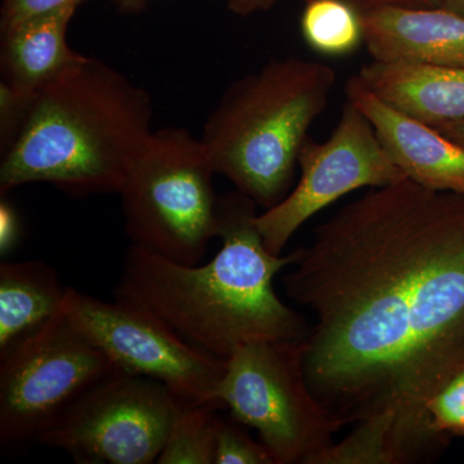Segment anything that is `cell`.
<instances>
[{"label":"cell","mask_w":464,"mask_h":464,"mask_svg":"<svg viewBox=\"0 0 464 464\" xmlns=\"http://www.w3.org/2000/svg\"><path fill=\"white\" fill-rule=\"evenodd\" d=\"M87 0H2L0 30L8 29L33 18L45 16L69 7H76ZM116 2L118 0H110Z\"/></svg>","instance_id":"obj_22"},{"label":"cell","mask_w":464,"mask_h":464,"mask_svg":"<svg viewBox=\"0 0 464 464\" xmlns=\"http://www.w3.org/2000/svg\"><path fill=\"white\" fill-rule=\"evenodd\" d=\"M441 7L464 17V0H442Z\"/></svg>","instance_id":"obj_28"},{"label":"cell","mask_w":464,"mask_h":464,"mask_svg":"<svg viewBox=\"0 0 464 464\" xmlns=\"http://www.w3.org/2000/svg\"><path fill=\"white\" fill-rule=\"evenodd\" d=\"M427 413L439 435L464 439V369L432 396Z\"/></svg>","instance_id":"obj_20"},{"label":"cell","mask_w":464,"mask_h":464,"mask_svg":"<svg viewBox=\"0 0 464 464\" xmlns=\"http://www.w3.org/2000/svg\"><path fill=\"white\" fill-rule=\"evenodd\" d=\"M299 27L308 47L323 56H348L364 43L362 11L351 0H306Z\"/></svg>","instance_id":"obj_17"},{"label":"cell","mask_w":464,"mask_h":464,"mask_svg":"<svg viewBox=\"0 0 464 464\" xmlns=\"http://www.w3.org/2000/svg\"><path fill=\"white\" fill-rule=\"evenodd\" d=\"M298 166L301 177L295 188L256 217L265 246L274 255H283L302 225L344 195L406 179L373 125L348 101L325 142L308 137L299 152Z\"/></svg>","instance_id":"obj_10"},{"label":"cell","mask_w":464,"mask_h":464,"mask_svg":"<svg viewBox=\"0 0 464 464\" xmlns=\"http://www.w3.org/2000/svg\"><path fill=\"white\" fill-rule=\"evenodd\" d=\"M33 94L18 93L0 83V154L14 141L32 103Z\"/></svg>","instance_id":"obj_21"},{"label":"cell","mask_w":464,"mask_h":464,"mask_svg":"<svg viewBox=\"0 0 464 464\" xmlns=\"http://www.w3.org/2000/svg\"><path fill=\"white\" fill-rule=\"evenodd\" d=\"M75 12L76 7L61 9L0 30L2 83L33 94L83 60L66 41Z\"/></svg>","instance_id":"obj_14"},{"label":"cell","mask_w":464,"mask_h":464,"mask_svg":"<svg viewBox=\"0 0 464 464\" xmlns=\"http://www.w3.org/2000/svg\"><path fill=\"white\" fill-rule=\"evenodd\" d=\"M280 0H226L232 14L237 16H250L258 12L268 11Z\"/></svg>","instance_id":"obj_25"},{"label":"cell","mask_w":464,"mask_h":464,"mask_svg":"<svg viewBox=\"0 0 464 464\" xmlns=\"http://www.w3.org/2000/svg\"><path fill=\"white\" fill-rule=\"evenodd\" d=\"M344 92L406 179L430 190L464 195V146L380 99L359 75L348 79Z\"/></svg>","instance_id":"obj_11"},{"label":"cell","mask_w":464,"mask_h":464,"mask_svg":"<svg viewBox=\"0 0 464 464\" xmlns=\"http://www.w3.org/2000/svg\"><path fill=\"white\" fill-rule=\"evenodd\" d=\"M173 413L167 386L118 371L88 391L36 442L66 451L76 463H158Z\"/></svg>","instance_id":"obj_9"},{"label":"cell","mask_w":464,"mask_h":464,"mask_svg":"<svg viewBox=\"0 0 464 464\" xmlns=\"http://www.w3.org/2000/svg\"><path fill=\"white\" fill-rule=\"evenodd\" d=\"M148 2L149 0H118L116 5H118L121 11L136 12L145 7Z\"/></svg>","instance_id":"obj_27"},{"label":"cell","mask_w":464,"mask_h":464,"mask_svg":"<svg viewBox=\"0 0 464 464\" xmlns=\"http://www.w3.org/2000/svg\"><path fill=\"white\" fill-rule=\"evenodd\" d=\"M148 92L115 67L85 56L33 96L0 161V195L51 183L74 195L119 194L151 136Z\"/></svg>","instance_id":"obj_3"},{"label":"cell","mask_w":464,"mask_h":464,"mask_svg":"<svg viewBox=\"0 0 464 464\" xmlns=\"http://www.w3.org/2000/svg\"><path fill=\"white\" fill-rule=\"evenodd\" d=\"M219 409L215 402L174 400L172 423L158 463L215 464Z\"/></svg>","instance_id":"obj_18"},{"label":"cell","mask_w":464,"mask_h":464,"mask_svg":"<svg viewBox=\"0 0 464 464\" xmlns=\"http://www.w3.org/2000/svg\"><path fill=\"white\" fill-rule=\"evenodd\" d=\"M333 67L298 57L268 61L237 79L201 133L217 174L268 209L289 194L308 130L328 108Z\"/></svg>","instance_id":"obj_4"},{"label":"cell","mask_w":464,"mask_h":464,"mask_svg":"<svg viewBox=\"0 0 464 464\" xmlns=\"http://www.w3.org/2000/svg\"><path fill=\"white\" fill-rule=\"evenodd\" d=\"M21 224L16 209L2 199L0 203V253L8 255L20 239Z\"/></svg>","instance_id":"obj_23"},{"label":"cell","mask_w":464,"mask_h":464,"mask_svg":"<svg viewBox=\"0 0 464 464\" xmlns=\"http://www.w3.org/2000/svg\"><path fill=\"white\" fill-rule=\"evenodd\" d=\"M256 207L239 191L219 198L222 246L208 264H177L130 246L115 298L145 308L222 360L255 342L304 341L310 326L274 289L275 276L295 262V253L266 248Z\"/></svg>","instance_id":"obj_2"},{"label":"cell","mask_w":464,"mask_h":464,"mask_svg":"<svg viewBox=\"0 0 464 464\" xmlns=\"http://www.w3.org/2000/svg\"><path fill=\"white\" fill-rule=\"evenodd\" d=\"M357 75L380 99L423 123L464 121L463 67L373 60Z\"/></svg>","instance_id":"obj_13"},{"label":"cell","mask_w":464,"mask_h":464,"mask_svg":"<svg viewBox=\"0 0 464 464\" xmlns=\"http://www.w3.org/2000/svg\"><path fill=\"white\" fill-rule=\"evenodd\" d=\"M436 128H438L440 132L444 133L445 136L449 137V139L453 140L454 142L464 146V121L442 124Z\"/></svg>","instance_id":"obj_26"},{"label":"cell","mask_w":464,"mask_h":464,"mask_svg":"<svg viewBox=\"0 0 464 464\" xmlns=\"http://www.w3.org/2000/svg\"><path fill=\"white\" fill-rule=\"evenodd\" d=\"M295 253L284 289L314 316L302 360L320 404L342 426L395 411L432 427L427 404L464 369V195L372 188Z\"/></svg>","instance_id":"obj_1"},{"label":"cell","mask_w":464,"mask_h":464,"mask_svg":"<svg viewBox=\"0 0 464 464\" xmlns=\"http://www.w3.org/2000/svg\"><path fill=\"white\" fill-rule=\"evenodd\" d=\"M373 60L463 67L464 17L448 9L375 7L362 11Z\"/></svg>","instance_id":"obj_12"},{"label":"cell","mask_w":464,"mask_h":464,"mask_svg":"<svg viewBox=\"0 0 464 464\" xmlns=\"http://www.w3.org/2000/svg\"><path fill=\"white\" fill-rule=\"evenodd\" d=\"M67 288L42 261L0 265V355L63 308Z\"/></svg>","instance_id":"obj_16"},{"label":"cell","mask_w":464,"mask_h":464,"mask_svg":"<svg viewBox=\"0 0 464 464\" xmlns=\"http://www.w3.org/2000/svg\"><path fill=\"white\" fill-rule=\"evenodd\" d=\"M246 427L232 417L219 418L215 464H275L267 448L252 439Z\"/></svg>","instance_id":"obj_19"},{"label":"cell","mask_w":464,"mask_h":464,"mask_svg":"<svg viewBox=\"0 0 464 464\" xmlns=\"http://www.w3.org/2000/svg\"><path fill=\"white\" fill-rule=\"evenodd\" d=\"M360 11L364 9L384 7L408 8H438L441 7L442 0H351Z\"/></svg>","instance_id":"obj_24"},{"label":"cell","mask_w":464,"mask_h":464,"mask_svg":"<svg viewBox=\"0 0 464 464\" xmlns=\"http://www.w3.org/2000/svg\"><path fill=\"white\" fill-rule=\"evenodd\" d=\"M63 310L119 371L160 382L177 401L222 408L216 391L226 360L183 340L145 308L121 299L102 301L69 286Z\"/></svg>","instance_id":"obj_8"},{"label":"cell","mask_w":464,"mask_h":464,"mask_svg":"<svg viewBox=\"0 0 464 464\" xmlns=\"http://www.w3.org/2000/svg\"><path fill=\"white\" fill-rule=\"evenodd\" d=\"M216 399L234 420L258 432L275 464H310L343 427L308 386L302 341L237 347L226 360Z\"/></svg>","instance_id":"obj_6"},{"label":"cell","mask_w":464,"mask_h":464,"mask_svg":"<svg viewBox=\"0 0 464 464\" xmlns=\"http://www.w3.org/2000/svg\"><path fill=\"white\" fill-rule=\"evenodd\" d=\"M118 371L61 308L0 355V442L17 447L38 441L88 391Z\"/></svg>","instance_id":"obj_7"},{"label":"cell","mask_w":464,"mask_h":464,"mask_svg":"<svg viewBox=\"0 0 464 464\" xmlns=\"http://www.w3.org/2000/svg\"><path fill=\"white\" fill-rule=\"evenodd\" d=\"M448 439L418 426L395 411H383L355 423L346 438L333 442L310 464H409L438 454Z\"/></svg>","instance_id":"obj_15"},{"label":"cell","mask_w":464,"mask_h":464,"mask_svg":"<svg viewBox=\"0 0 464 464\" xmlns=\"http://www.w3.org/2000/svg\"><path fill=\"white\" fill-rule=\"evenodd\" d=\"M215 174L200 139L183 128L154 130L119 191L132 246L177 264H200L218 237Z\"/></svg>","instance_id":"obj_5"}]
</instances>
